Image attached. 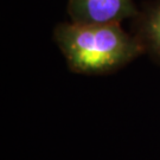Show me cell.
I'll list each match as a JSON object with an SVG mask.
<instances>
[{
	"instance_id": "7a4b0ae2",
	"label": "cell",
	"mask_w": 160,
	"mask_h": 160,
	"mask_svg": "<svg viewBox=\"0 0 160 160\" xmlns=\"http://www.w3.org/2000/svg\"><path fill=\"white\" fill-rule=\"evenodd\" d=\"M134 0H68L70 22L77 24H121L137 16Z\"/></svg>"
},
{
	"instance_id": "3957f363",
	"label": "cell",
	"mask_w": 160,
	"mask_h": 160,
	"mask_svg": "<svg viewBox=\"0 0 160 160\" xmlns=\"http://www.w3.org/2000/svg\"><path fill=\"white\" fill-rule=\"evenodd\" d=\"M131 22V32L143 48L145 55L160 65V0L145 1Z\"/></svg>"
},
{
	"instance_id": "6da1fadb",
	"label": "cell",
	"mask_w": 160,
	"mask_h": 160,
	"mask_svg": "<svg viewBox=\"0 0 160 160\" xmlns=\"http://www.w3.org/2000/svg\"><path fill=\"white\" fill-rule=\"evenodd\" d=\"M52 39L69 70L80 75L113 74L145 55L135 36L121 24L62 22L52 30Z\"/></svg>"
}]
</instances>
